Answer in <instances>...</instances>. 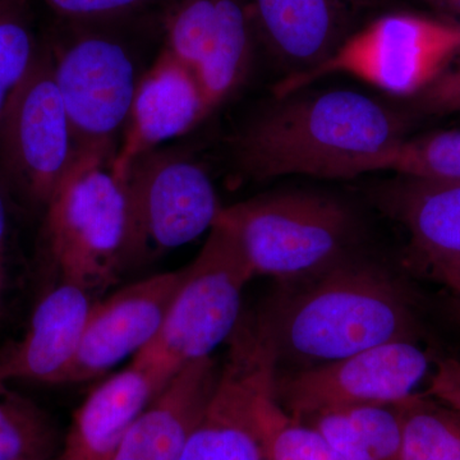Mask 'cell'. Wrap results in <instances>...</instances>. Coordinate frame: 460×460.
Masks as SVG:
<instances>
[{"mask_svg":"<svg viewBox=\"0 0 460 460\" xmlns=\"http://www.w3.org/2000/svg\"><path fill=\"white\" fill-rule=\"evenodd\" d=\"M257 314L278 365L298 368L419 335L413 305L399 280L353 257L313 279L283 287Z\"/></svg>","mask_w":460,"mask_h":460,"instance_id":"obj_1","label":"cell"},{"mask_svg":"<svg viewBox=\"0 0 460 460\" xmlns=\"http://www.w3.org/2000/svg\"><path fill=\"white\" fill-rule=\"evenodd\" d=\"M404 122L374 99L350 90L277 99L229 140L237 177L349 178L359 160L402 140Z\"/></svg>","mask_w":460,"mask_h":460,"instance_id":"obj_2","label":"cell"},{"mask_svg":"<svg viewBox=\"0 0 460 460\" xmlns=\"http://www.w3.org/2000/svg\"><path fill=\"white\" fill-rule=\"evenodd\" d=\"M228 229L255 275L284 287L302 283L349 259L356 223L337 199L305 190L263 193L222 208Z\"/></svg>","mask_w":460,"mask_h":460,"instance_id":"obj_3","label":"cell"},{"mask_svg":"<svg viewBox=\"0 0 460 460\" xmlns=\"http://www.w3.org/2000/svg\"><path fill=\"white\" fill-rule=\"evenodd\" d=\"M253 277L237 239L214 224L199 255L181 269L162 328L131 363L162 390L184 366L211 357L237 328L242 295Z\"/></svg>","mask_w":460,"mask_h":460,"instance_id":"obj_4","label":"cell"},{"mask_svg":"<svg viewBox=\"0 0 460 460\" xmlns=\"http://www.w3.org/2000/svg\"><path fill=\"white\" fill-rule=\"evenodd\" d=\"M48 42L54 78L74 142V162L111 168L142 75L131 48L111 26L66 23Z\"/></svg>","mask_w":460,"mask_h":460,"instance_id":"obj_5","label":"cell"},{"mask_svg":"<svg viewBox=\"0 0 460 460\" xmlns=\"http://www.w3.org/2000/svg\"><path fill=\"white\" fill-rule=\"evenodd\" d=\"M44 211L45 251L58 280L96 296L128 270L126 198L107 166L74 162Z\"/></svg>","mask_w":460,"mask_h":460,"instance_id":"obj_6","label":"cell"},{"mask_svg":"<svg viewBox=\"0 0 460 460\" xmlns=\"http://www.w3.org/2000/svg\"><path fill=\"white\" fill-rule=\"evenodd\" d=\"M119 183L128 270L195 241L213 228L223 208L204 166L174 147L136 157Z\"/></svg>","mask_w":460,"mask_h":460,"instance_id":"obj_7","label":"cell"},{"mask_svg":"<svg viewBox=\"0 0 460 460\" xmlns=\"http://www.w3.org/2000/svg\"><path fill=\"white\" fill-rule=\"evenodd\" d=\"M460 53V25L411 13L376 18L348 36L321 65L284 77L275 98L299 93L326 75L345 74L399 96L417 95Z\"/></svg>","mask_w":460,"mask_h":460,"instance_id":"obj_8","label":"cell"},{"mask_svg":"<svg viewBox=\"0 0 460 460\" xmlns=\"http://www.w3.org/2000/svg\"><path fill=\"white\" fill-rule=\"evenodd\" d=\"M74 164V142L48 44L0 115V184L9 199L45 210Z\"/></svg>","mask_w":460,"mask_h":460,"instance_id":"obj_9","label":"cell"},{"mask_svg":"<svg viewBox=\"0 0 460 460\" xmlns=\"http://www.w3.org/2000/svg\"><path fill=\"white\" fill-rule=\"evenodd\" d=\"M226 345L213 394L181 460H266L256 404L274 384L278 362L259 314H242Z\"/></svg>","mask_w":460,"mask_h":460,"instance_id":"obj_10","label":"cell"},{"mask_svg":"<svg viewBox=\"0 0 460 460\" xmlns=\"http://www.w3.org/2000/svg\"><path fill=\"white\" fill-rule=\"evenodd\" d=\"M417 341H398L275 377L277 401L296 420L356 405L398 404L411 398L431 370Z\"/></svg>","mask_w":460,"mask_h":460,"instance_id":"obj_11","label":"cell"},{"mask_svg":"<svg viewBox=\"0 0 460 460\" xmlns=\"http://www.w3.org/2000/svg\"><path fill=\"white\" fill-rule=\"evenodd\" d=\"M181 278V269L162 272L96 301L74 361L59 384L84 383L102 376L144 349L162 328Z\"/></svg>","mask_w":460,"mask_h":460,"instance_id":"obj_12","label":"cell"},{"mask_svg":"<svg viewBox=\"0 0 460 460\" xmlns=\"http://www.w3.org/2000/svg\"><path fill=\"white\" fill-rule=\"evenodd\" d=\"M384 0H248L257 40L288 75L325 62L352 35L356 17Z\"/></svg>","mask_w":460,"mask_h":460,"instance_id":"obj_13","label":"cell"},{"mask_svg":"<svg viewBox=\"0 0 460 460\" xmlns=\"http://www.w3.org/2000/svg\"><path fill=\"white\" fill-rule=\"evenodd\" d=\"M198 77L162 51L142 75L128 123L111 164L115 180L136 159L195 128L210 114Z\"/></svg>","mask_w":460,"mask_h":460,"instance_id":"obj_14","label":"cell"},{"mask_svg":"<svg viewBox=\"0 0 460 460\" xmlns=\"http://www.w3.org/2000/svg\"><path fill=\"white\" fill-rule=\"evenodd\" d=\"M95 302L84 288L57 280L36 305L25 337L0 356V378L59 384Z\"/></svg>","mask_w":460,"mask_h":460,"instance_id":"obj_15","label":"cell"},{"mask_svg":"<svg viewBox=\"0 0 460 460\" xmlns=\"http://www.w3.org/2000/svg\"><path fill=\"white\" fill-rule=\"evenodd\" d=\"M217 375L213 357L184 366L135 420L113 460H181Z\"/></svg>","mask_w":460,"mask_h":460,"instance_id":"obj_16","label":"cell"},{"mask_svg":"<svg viewBox=\"0 0 460 460\" xmlns=\"http://www.w3.org/2000/svg\"><path fill=\"white\" fill-rule=\"evenodd\" d=\"M374 198L407 229L411 251L425 270L460 259V181L399 175L378 187Z\"/></svg>","mask_w":460,"mask_h":460,"instance_id":"obj_17","label":"cell"},{"mask_svg":"<svg viewBox=\"0 0 460 460\" xmlns=\"http://www.w3.org/2000/svg\"><path fill=\"white\" fill-rule=\"evenodd\" d=\"M159 393L154 378L133 363L109 377L75 411L59 460H113L132 423Z\"/></svg>","mask_w":460,"mask_h":460,"instance_id":"obj_18","label":"cell"},{"mask_svg":"<svg viewBox=\"0 0 460 460\" xmlns=\"http://www.w3.org/2000/svg\"><path fill=\"white\" fill-rule=\"evenodd\" d=\"M256 42L248 0H219L213 39L195 74L210 111L234 95L247 80Z\"/></svg>","mask_w":460,"mask_h":460,"instance_id":"obj_19","label":"cell"},{"mask_svg":"<svg viewBox=\"0 0 460 460\" xmlns=\"http://www.w3.org/2000/svg\"><path fill=\"white\" fill-rule=\"evenodd\" d=\"M299 420L320 431L344 460H402L399 402L338 408Z\"/></svg>","mask_w":460,"mask_h":460,"instance_id":"obj_20","label":"cell"},{"mask_svg":"<svg viewBox=\"0 0 460 460\" xmlns=\"http://www.w3.org/2000/svg\"><path fill=\"white\" fill-rule=\"evenodd\" d=\"M0 378V460H59L65 434L47 411Z\"/></svg>","mask_w":460,"mask_h":460,"instance_id":"obj_21","label":"cell"},{"mask_svg":"<svg viewBox=\"0 0 460 460\" xmlns=\"http://www.w3.org/2000/svg\"><path fill=\"white\" fill-rule=\"evenodd\" d=\"M381 171L408 177L460 181V129L429 133L411 140L402 138L356 163L349 178Z\"/></svg>","mask_w":460,"mask_h":460,"instance_id":"obj_22","label":"cell"},{"mask_svg":"<svg viewBox=\"0 0 460 460\" xmlns=\"http://www.w3.org/2000/svg\"><path fill=\"white\" fill-rule=\"evenodd\" d=\"M402 460H460V411L419 393L399 402Z\"/></svg>","mask_w":460,"mask_h":460,"instance_id":"obj_23","label":"cell"},{"mask_svg":"<svg viewBox=\"0 0 460 460\" xmlns=\"http://www.w3.org/2000/svg\"><path fill=\"white\" fill-rule=\"evenodd\" d=\"M274 384L263 390L256 404L266 460H344L320 431L290 416L281 407L275 396Z\"/></svg>","mask_w":460,"mask_h":460,"instance_id":"obj_24","label":"cell"},{"mask_svg":"<svg viewBox=\"0 0 460 460\" xmlns=\"http://www.w3.org/2000/svg\"><path fill=\"white\" fill-rule=\"evenodd\" d=\"M30 3L0 0V115L41 48L33 31Z\"/></svg>","mask_w":460,"mask_h":460,"instance_id":"obj_25","label":"cell"},{"mask_svg":"<svg viewBox=\"0 0 460 460\" xmlns=\"http://www.w3.org/2000/svg\"><path fill=\"white\" fill-rule=\"evenodd\" d=\"M32 2V0H30ZM63 22L75 25H120L126 21L163 13L172 0H40Z\"/></svg>","mask_w":460,"mask_h":460,"instance_id":"obj_26","label":"cell"},{"mask_svg":"<svg viewBox=\"0 0 460 460\" xmlns=\"http://www.w3.org/2000/svg\"><path fill=\"white\" fill-rule=\"evenodd\" d=\"M414 107L420 113L429 115L460 113V66L444 71L414 95Z\"/></svg>","mask_w":460,"mask_h":460,"instance_id":"obj_27","label":"cell"},{"mask_svg":"<svg viewBox=\"0 0 460 460\" xmlns=\"http://www.w3.org/2000/svg\"><path fill=\"white\" fill-rule=\"evenodd\" d=\"M423 394L460 411V361L456 358L440 359L429 377Z\"/></svg>","mask_w":460,"mask_h":460,"instance_id":"obj_28","label":"cell"},{"mask_svg":"<svg viewBox=\"0 0 460 460\" xmlns=\"http://www.w3.org/2000/svg\"><path fill=\"white\" fill-rule=\"evenodd\" d=\"M426 271L436 281L453 290L459 296L460 301V259L438 263V265L431 266Z\"/></svg>","mask_w":460,"mask_h":460,"instance_id":"obj_29","label":"cell"},{"mask_svg":"<svg viewBox=\"0 0 460 460\" xmlns=\"http://www.w3.org/2000/svg\"><path fill=\"white\" fill-rule=\"evenodd\" d=\"M8 289L7 246H0V323L4 319Z\"/></svg>","mask_w":460,"mask_h":460,"instance_id":"obj_30","label":"cell"},{"mask_svg":"<svg viewBox=\"0 0 460 460\" xmlns=\"http://www.w3.org/2000/svg\"><path fill=\"white\" fill-rule=\"evenodd\" d=\"M9 226V198L0 184V246H7Z\"/></svg>","mask_w":460,"mask_h":460,"instance_id":"obj_31","label":"cell"},{"mask_svg":"<svg viewBox=\"0 0 460 460\" xmlns=\"http://www.w3.org/2000/svg\"><path fill=\"white\" fill-rule=\"evenodd\" d=\"M426 2L436 5V7L460 13V0H426Z\"/></svg>","mask_w":460,"mask_h":460,"instance_id":"obj_32","label":"cell"},{"mask_svg":"<svg viewBox=\"0 0 460 460\" xmlns=\"http://www.w3.org/2000/svg\"><path fill=\"white\" fill-rule=\"evenodd\" d=\"M458 316H459V319H460V301H459V304H458Z\"/></svg>","mask_w":460,"mask_h":460,"instance_id":"obj_33","label":"cell"}]
</instances>
